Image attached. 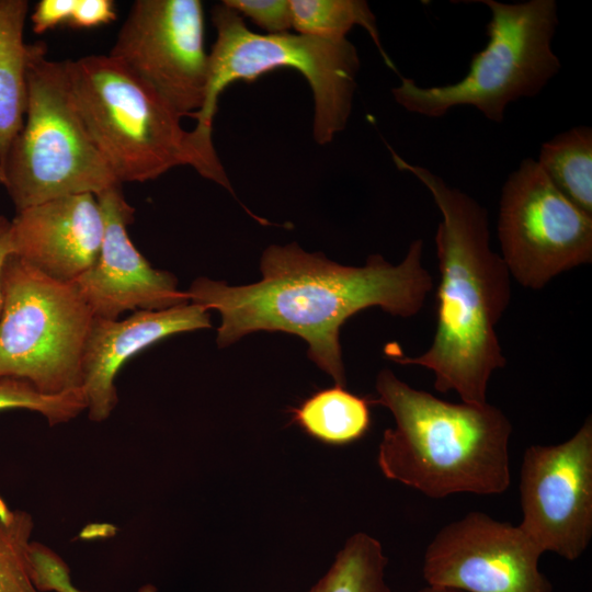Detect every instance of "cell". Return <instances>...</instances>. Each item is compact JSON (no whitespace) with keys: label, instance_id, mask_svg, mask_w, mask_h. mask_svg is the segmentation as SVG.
Returning a JSON list of instances; mask_svg holds the SVG:
<instances>
[{"label":"cell","instance_id":"2","mask_svg":"<svg viewBox=\"0 0 592 592\" xmlns=\"http://www.w3.org/2000/svg\"><path fill=\"white\" fill-rule=\"evenodd\" d=\"M390 151L395 166L431 193L442 221L435 234L440 284L433 341L417 356L389 345L387 355L398 364L430 369L440 392L455 391L462 402L485 403L492 374L506 364L497 325L510 305V272L490 246L486 208L429 169Z\"/></svg>","mask_w":592,"mask_h":592},{"label":"cell","instance_id":"3","mask_svg":"<svg viewBox=\"0 0 592 592\" xmlns=\"http://www.w3.org/2000/svg\"><path fill=\"white\" fill-rule=\"evenodd\" d=\"M373 402L395 426L384 431L377 464L390 480L432 499L455 493L501 494L511 483L512 425L496 406L454 403L415 389L382 369Z\"/></svg>","mask_w":592,"mask_h":592},{"label":"cell","instance_id":"1","mask_svg":"<svg viewBox=\"0 0 592 592\" xmlns=\"http://www.w3.org/2000/svg\"><path fill=\"white\" fill-rule=\"evenodd\" d=\"M260 269L262 280L250 285L197 277L186 292L190 301L220 314L218 346L255 331L296 334L308 343L310 360L342 387V325L369 307L412 317L433 287L423 264L422 239L410 243L397 265L373 254L363 266H346L320 252H306L296 242L272 244L262 253Z\"/></svg>","mask_w":592,"mask_h":592},{"label":"cell","instance_id":"5","mask_svg":"<svg viewBox=\"0 0 592 592\" xmlns=\"http://www.w3.org/2000/svg\"><path fill=\"white\" fill-rule=\"evenodd\" d=\"M31 44L24 123L0 164L16 212L61 196L122 185L90 137L69 93L64 61Z\"/></svg>","mask_w":592,"mask_h":592},{"label":"cell","instance_id":"9","mask_svg":"<svg viewBox=\"0 0 592 592\" xmlns=\"http://www.w3.org/2000/svg\"><path fill=\"white\" fill-rule=\"evenodd\" d=\"M497 229L501 258L523 287L544 288L592 261V216L563 196L534 159H524L504 182Z\"/></svg>","mask_w":592,"mask_h":592},{"label":"cell","instance_id":"24","mask_svg":"<svg viewBox=\"0 0 592 592\" xmlns=\"http://www.w3.org/2000/svg\"><path fill=\"white\" fill-rule=\"evenodd\" d=\"M225 5L247 16L266 34L288 32L292 27L289 0H224Z\"/></svg>","mask_w":592,"mask_h":592},{"label":"cell","instance_id":"27","mask_svg":"<svg viewBox=\"0 0 592 592\" xmlns=\"http://www.w3.org/2000/svg\"><path fill=\"white\" fill-rule=\"evenodd\" d=\"M10 225L11 221L0 215V275L2 265L9 254H11L10 246ZM2 309V295L0 285V314Z\"/></svg>","mask_w":592,"mask_h":592},{"label":"cell","instance_id":"28","mask_svg":"<svg viewBox=\"0 0 592 592\" xmlns=\"http://www.w3.org/2000/svg\"><path fill=\"white\" fill-rule=\"evenodd\" d=\"M418 592H462V591L447 589V588L426 585L425 588L419 590Z\"/></svg>","mask_w":592,"mask_h":592},{"label":"cell","instance_id":"23","mask_svg":"<svg viewBox=\"0 0 592 592\" xmlns=\"http://www.w3.org/2000/svg\"><path fill=\"white\" fill-rule=\"evenodd\" d=\"M31 561L32 580L39 592H88L73 584L67 562L42 543L32 542ZM138 592H157V588L145 584Z\"/></svg>","mask_w":592,"mask_h":592},{"label":"cell","instance_id":"4","mask_svg":"<svg viewBox=\"0 0 592 592\" xmlns=\"http://www.w3.org/2000/svg\"><path fill=\"white\" fill-rule=\"evenodd\" d=\"M64 66L76 110L121 184L189 166L232 193L212 137L184 129L182 116L116 60L89 55Z\"/></svg>","mask_w":592,"mask_h":592},{"label":"cell","instance_id":"19","mask_svg":"<svg viewBox=\"0 0 592 592\" xmlns=\"http://www.w3.org/2000/svg\"><path fill=\"white\" fill-rule=\"evenodd\" d=\"M292 27L298 34L328 41H342L356 25L363 27L377 46L388 67L396 70L379 37L376 18L364 0H289Z\"/></svg>","mask_w":592,"mask_h":592},{"label":"cell","instance_id":"11","mask_svg":"<svg viewBox=\"0 0 592 592\" xmlns=\"http://www.w3.org/2000/svg\"><path fill=\"white\" fill-rule=\"evenodd\" d=\"M520 527L544 553L573 561L592 537V420L567 441L526 448Z\"/></svg>","mask_w":592,"mask_h":592},{"label":"cell","instance_id":"22","mask_svg":"<svg viewBox=\"0 0 592 592\" xmlns=\"http://www.w3.org/2000/svg\"><path fill=\"white\" fill-rule=\"evenodd\" d=\"M88 408L83 388H77L56 395H46L37 390L30 382L13 378H0V411L25 409L43 415L50 426L76 419Z\"/></svg>","mask_w":592,"mask_h":592},{"label":"cell","instance_id":"6","mask_svg":"<svg viewBox=\"0 0 592 592\" xmlns=\"http://www.w3.org/2000/svg\"><path fill=\"white\" fill-rule=\"evenodd\" d=\"M216 41L208 54V83L203 107L191 117L212 136L213 119L223 90L235 81H253L277 68H292L306 78L314 99L312 137L331 143L350 118L360 57L348 39L328 41L298 33L259 34L223 2L214 5Z\"/></svg>","mask_w":592,"mask_h":592},{"label":"cell","instance_id":"10","mask_svg":"<svg viewBox=\"0 0 592 592\" xmlns=\"http://www.w3.org/2000/svg\"><path fill=\"white\" fill-rule=\"evenodd\" d=\"M180 116L204 105L208 54L200 0H137L109 54Z\"/></svg>","mask_w":592,"mask_h":592},{"label":"cell","instance_id":"16","mask_svg":"<svg viewBox=\"0 0 592 592\" xmlns=\"http://www.w3.org/2000/svg\"><path fill=\"white\" fill-rule=\"evenodd\" d=\"M26 0H0V164L23 126L31 44L24 42Z\"/></svg>","mask_w":592,"mask_h":592},{"label":"cell","instance_id":"12","mask_svg":"<svg viewBox=\"0 0 592 592\" xmlns=\"http://www.w3.org/2000/svg\"><path fill=\"white\" fill-rule=\"evenodd\" d=\"M542 555L520 525L474 511L439 531L422 574L428 585L462 592H553Z\"/></svg>","mask_w":592,"mask_h":592},{"label":"cell","instance_id":"21","mask_svg":"<svg viewBox=\"0 0 592 592\" xmlns=\"http://www.w3.org/2000/svg\"><path fill=\"white\" fill-rule=\"evenodd\" d=\"M33 516L0 496V592H39L32 580Z\"/></svg>","mask_w":592,"mask_h":592},{"label":"cell","instance_id":"17","mask_svg":"<svg viewBox=\"0 0 592 592\" xmlns=\"http://www.w3.org/2000/svg\"><path fill=\"white\" fill-rule=\"evenodd\" d=\"M292 412L306 434L332 446L362 439L371 426L368 401L339 385L315 392Z\"/></svg>","mask_w":592,"mask_h":592},{"label":"cell","instance_id":"25","mask_svg":"<svg viewBox=\"0 0 592 592\" xmlns=\"http://www.w3.org/2000/svg\"><path fill=\"white\" fill-rule=\"evenodd\" d=\"M115 19L114 2L111 0H76L69 24L73 27L90 29L111 23Z\"/></svg>","mask_w":592,"mask_h":592},{"label":"cell","instance_id":"14","mask_svg":"<svg viewBox=\"0 0 592 592\" xmlns=\"http://www.w3.org/2000/svg\"><path fill=\"white\" fill-rule=\"evenodd\" d=\"M103 235L95 195L61 196L16 212L11 254L55 281L73 283L95 263Z\"/></svg>","mask_w":592,"mask_h":592},{"label":"cell","instance_id":"18","mask_svg":"<svg viewBox=\"0 0 592 592\" xmlns=\"http://www.w3.org/2000/svg\"><path fill=\"white\" fill-rule=\"evenodd\" d=\"M554 186L592 216V128L576 126L542 145L538 160Z\"/></svg>","mask_w":592,"mask_h":592},{"label":"cell","instance_id":"15","mask_svg":"<svg viewBox=\"0 0 592 592\" xmlns=\"http://www.w3.org/2000/svg\"><path fill=\"white\" fill-rule=\"evenodd\" d=\"M210 328L209 310L189 301L135 310L124 320L93 317L82 354V388L91 421L106 420L118 402L114 378L139 351L172 334Z\"/></svg>","mask_w":592,"mask_h":592},{"label":"cell","instance_id":"26","mask_svg":"<svg viewBox=\"0 0 592 592\" xmlns=\"http://www.w3.org/2000/svg\"><path fill=\"white\" fill-rule=\"evenodd\" d=\"M76 0H42L31 15L33 31L43 34L60 24L69 23Z\"/></svg>","mask_w":592,"mask_h":592},{"label":"cell","instance_id":"7","mask_svg":"<svg viewBox=\"0 0 592 592\" xmlns=\"http://www.w3.org/2000/svg\"><path fill=\"white\" fill-rule=\"evenodd\" d=\"M476 2L490 11L486 47L473 56L468 72L455 83L421 87L400 76L391 94L408 112L441 117L468 105L501 123L510 103L535 96L560 70L551 46L558 25L555 0Z\"/></svg>","mask_w":592,"mask_h":592},{"label":"cell","instance_id":"20","mask_svg":"<svg viewBox=\"0 0 592 592\" xmlns=\"http://www.w3.org/2000/svg\"><path fill=\"white\" fill-rule=\"evenodd\" d=\"M387 561L375 537L355 533L308 592H391L385 579Z\"/></svg>","mask_w":592,"mask_h":592},{"label":"cell","instance_id":"8","mask_svg":"<svg viewBox=\"0 0 592 592\" xmlns=\"http://www.w3.org/2000/svg\"><path fill=\"white\" fill-rule=\"evenodd\" d=\"M0 378L46 395L82 388V354L93 314L73 283L55 281L14 254L0 275Z\"/></svg>","mask_w":592,"mask_h":592},{"label":"cell","instance_id":"13","mask_svg":"<svg viewBox=\"0 0 592 592\" xmlns=\"http://www.w3.org/2000/svg\"><path fill=\"white\" fill-rule=\"evenodd\" d=\"M95 197L104 221L101 250L95 263L73 282L93 317L114 320L128 310H163L189 303L177 277L153 269L133 244L127 226L135 208L126 202L122 185Z\"/></svg>","mask_w":592,"mask_h":592}]
</instances>
